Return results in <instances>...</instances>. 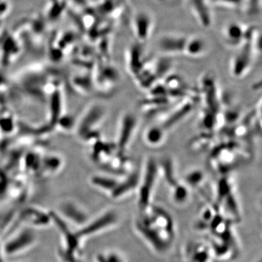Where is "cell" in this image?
<instances>
[{
  "label": "cell",
  "instance_id": "obj_2",
  "mask_svg": "<svg viewBox=\"0 0 262 262\" xmlns=\"http://www.w3.org/2000/svg\"><path fill=\"white\" fill-rule=\"evenodd\" d=\"M189 36L177 33H167L159 37L158 48L165 56H179L185 53Z\"/></svg>",
  "mask_w": 262,
  "mask_h": 262
},
{
  "label": "cell",
  "instance_id": "obj_10",
  "mask_svg": "<svg viewBox=\"0 0 262 262\" xmlns=\"http://www.w3.org/2000/svg\"><path fill=\"white\" fill-rule=\"evenodd\" d=\"M164 139H165V133L162 127H151L146 130L145 141L149 145L158 146L163 142Z\"/></svg>",
  "mask_w": 262,
  "mask_h": 262
},
{
  "label": "cell",
  "instance_id": "obj_3",
  "mask_svg": "<svg viewBox=\"0 0 262 262\" xmlns=\"http://www.w3.org/2000/svg\"><path fill=\"white\" fill-rule=\"evenodd\" d=\"M185 4L198 24L205 29L211 27L213 14L210 0H185Z\"/></svg>",
  "mask_w": 262,
  "mask_h": 262
},
{
  "label": "cell",
  "instance_id": "obj_16",
  "mask_svg": "<svg viewBox=\"0 0 262 262\" xmlns=\"http://www.w3.org/2000/svg\"><path fill=\"white\" fill-rule=\"evenodd\" d=\"M70 1L79 8H83V9L89 6V0H69V2Z\"/></svg>",
  "mask_w": 262,
  "mask_h": 262
},
{
  "label": "cell",
  "instance_id": "obj_12",
  "mask_svg": "<svg viewBox=\"0 0 262 262\" xmlns=\"http://www.w3.org/2000/svg\"><path fill=\"white\" fill-rule=\"evenodd\" d=\"M212 7L232 10H244L245 0H210Z\"/></svg>",
  "mask_w": 262,
  "mask_h": 262
},
{
  "label": "cell",
  "instance_id": "obj_4",
  "mask_svg": "<svg viewBox=\"0 0 262 262\" xmlns=\"http://www.w3.org/2000/svg\"><path fill=\"white\" fill-rule=\"evenodd\" d=\"M248 27L237 22L226 24L222 29V37L224 42L230 47H241L246 40Z\"/></svg>",
  "mask_w": 262,
  "mask_h": 262
},
{
  "label": "cell",
  "instance_id": "obj_8",
  "mask_svg": "<svg viewBox=\"0 0 262 262\" xmlns=\"http://www.w3.org/2000/svg\"><path fill=\"white\" fill-rule=\"evenodd\" d=\"M69 0H48L44 16L48 21H55L61 18L67 8Z\"/></svg>",
  "mask_w": 262,
  "mask_h": 262
},
{
  "label": "cell",
  "instance_id": "obj_9",
  "mask_svg": "<svg viewBox=\"0 0 262 262\" xmlns=\"http://www.w3.org/2000/svg\"><path fill=\"white\" fill-rule=\"evenodd\" d=\"M34 239V235L31 232L27 231L16 237L13 241L7 245L6 251L8 253H13L18 251L21 248L27 247L29 244H32Z\"/></svg>",
  "mask_w": 262,
  "mask_h": 262
},
{
  "label": "cell",
  "instance_id": "obj_11",
  "mask_svg": "<svg viewBox=\"0 0 262 262\" xmlns=\"http://www.w3.org/2000/svg\"><path fill=\"white\" fill-rule=\"evenodd\" d=\"M113 221V215L112 213L111 214L106 215L105 216L102 217V218L100 219V220L96 221L94 223L90 225L87 228L81 230L80 233L82 235L92 233V232H96L98 229H101L103 227H106V225H110Z\"/></svg>",
  "mask_w": 262,
  "mask_h": 262
},
{
  "label": "cell",
  "instance_id": "obj_1",
  "mask_svg": "<svg viewBox=\"0 0 262 262\" xmlns=\"http://www.w3.org/2000/svg\"><path fill=\"white\" fill-rule=\"evenodd\" d=\"M131 29L136 42L144 44L149 40L154 32V17L145 10L138 12L131 20Z\"/></svg>",
  "mask_w": 262,
  "mask_h": 262
},
{
  "label": "cell",
  "instance_id": "obj_7",
  "mask_svg": "<svg viewBox=\"0 0 262 262\" xmlns=\"http://www.w3.org/2000/svg\"><path fill=\"white\" fill-rule=\"evenodd\" d=\"M136 120L131 115H127L124 117L120 129V137H119V146L122 149H125L130 144L133 136L135 133Z\"/></svg>",
  "mask_w": 262,
  "mask_h": 262
},
{
  "label": "cell",
  "instance_id": "obj_5",
  "mask_svg": "<svg viewBox=\"0 0 262 262\" xmlns=\"http://www.w3.org/2000/svg\"><path fill=\"white\" fill-rule=\"evenodd\" d=\"M146 170L144 183H143L142 188L141 189V204L144 206H145V203L149 201L150 191L154 186L158 167L153 160H150L147 163Z\"/></svg>",
  "mask_w": 262,
  "mask_h": 262
},
{
  "label": "cell",
  "instance_id": "obj_13",
  "mask_svg": "<svg viewBox=\"0 0 262 262\" xmlns=\"http://www.w3.org/2000/svg\"><path fill=\"white\" fill-rule=\"evenodd\" d=\"M261 8V0H245L244 11L249 15L259 14Z\"/></svg>",
  "mask_w": 262,
  "mask_h": 262
},
{
  "label": "cell",
  "instance_id": "obj_6",
  "mask_svg": "<svg viewBox=\"0 0 262 262\" xmlns=\"http://www.w3.org/2000/svg\"><path fill=\"white\" fill-rule=\"evenodd\" d=\"M208 51V44L204 38L198 35L189 36L184 56L198 58L205 56Z\"/></svg>",
  "mask_w": 262,
  "mask_h": 262
},
{
  "label": "cell",
  "instance_id": "obj_14",
  "mask_svg": "<svg viewBox=\"0 0 262 262\" xmlns=\"http://www.w3.org/2000/svg\"><path fill=\"white\" fill-rule=\"evenodd\" d=\"M63 212H64L67 216H68L71 220L75 221V222L82 223L83 221L85 220V216L81 212L77 211V209H75L74 207L71 206H65L63 208Z\"/></svg>",
  "mask_w": 262,
  "mask_h": 262
},
{
  "label": "cell",
  "instance_id": "obj_15",
  "mask_svg": "<svg viewBox=\"0 0 262 262\" xmlns=\"http://www.w3.org/2000/svg\"><path fill=\"white\" fill-rule=\"evenodd\" d=\"M11 10L9 0H0V24L8 16Z\"/></svg>",
  "mask_w": 262,
  "mask_h": 262
}]
</instances>
